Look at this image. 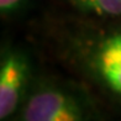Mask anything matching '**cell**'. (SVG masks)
Returning <instances> with one entry per match:
<instances>
[{
    "instance_id": "1",
    "label": "cell",
    "mask_w": 121,
    "mask_h": 121,
    "mask_svg": "<svg viewBox=\"0 0 121 121\" xmlns=\"http://www.w3.org/2000/svg\"><path fill=\"white\" fill-rule=\"evenodd\" d=\"M19 121H96L84 95L73 88L40 82L32 86L20 110Z\"/></svg>"
},
{
    "instance_id": "2",
    "label": "cell",
    "mask_w": 121,
    "mask_h": 121,
    "mask_svg": "<svg viewBox=\"0 0 121 121\" xmlns=\"http://www.w3.org/2000/svg\"><path fill=\"white\" fill-rule=\"evenodd\" d=\"M31 62L19 48H4L0 59V119L20 111L31 90Z\"/></svg>"
},
{
    "instance_id": "3",
    "label": "cell",
    "mask_w": 121,
    "mask_h": 121,
    "mask_svg": "<svg viewBox=\"0 0 121 121\" xmlns=\"http://www.w3.org/2000/svg\"><path fill=\"white\" fill-rule=\"evenodd\" d=\"M91 62L99 78L121 99V34L104 38L93 52Z\"/></svg>"
},
{
    "instance_id": "4",
    "label": "cell",
    "mask_w": 121,
    "mask_h": 121,
    "mask_svg": "<svg viewBox=\"0 0 121 121\" xmlns=\"http://www.w3.org/2000/svg\"><path fill=\"white\" fill-rule=\"evenodd\" d=\"M84 13L99 16H121V0H68Z\"/></svg>"
},
{
    "instance_id": "5",
    "label": "cell",
    "mask_w": 121,
    "mask_h": 121,
    "mask_svg": "<svg viewBox=\"0 0 121 121\" xmlns=\"http://www.w3.org/2000/svg\"><path fill=\"white\" fill-rule=\"evenodd\" d=\"M29 0H0V11L3 16L19 13L25 8Z\"/></svg>"
}]
</instances>
